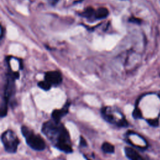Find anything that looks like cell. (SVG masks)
Segmentation results:
<instances>
[{
  "mask_svg": "<svg viewBox=\"0 0 160 160\" xmlns=\"http://www.w3.org/2000/svg\"><path fill=\"white\" fill-rule=\"evenodd\" d=\"M102 151L107 154H112L114 152V146L108 142H104L101 146Z\"/></svg>",
  "mask_w": 160,
  "mask_h": 160,
  "instance_id": "30bf717a",
  "label": "cell"
},
{
  "mask_svg": "<svg viewBox=\"0 0 160 160\" xmlns=\"http://www.w3.org/2000/svg\"><path fill=\"white\" fill-rule=\"evenodd\" d=\"M1 142L5 151L9 153H15L17 151L19 140L16 133L11 129L4 131L1 137Z\"/></svg>",
  "mask_w": 160,
  "mask_h": 160,
  "instance_id": "5b68a950",
  "label": "cell"
},
{
  "mask_svg": "<svg viewBox=\"0 0 160 160\" xmlns=\"http://www.w3.org/2000/svg\"><path fill=\"white\" fill-rule=\"evenodd\" d=\"M41 131L56 148L65 153L72 152L69 133L61 122L49 120L42 124Z\"/></svg>",
  "mask_w": 160,
  "mask_h": 160,
  "instance_id": "6da1fadb",
  "label": "cell"
},
{
  "mask_svg": "<svg viewBox=\"0 0 160 160\" xmlns=\"http://www.w3.org/2000/svg\"><path fill=\"white\" fill-rule=\"evenodd\" d=\"M109 15V11L106 8H99L95 11L94 19H102L106 18Z\"/></svg>",
  "mask_w": 160,
  "mask_h": 160,
  "instance_id": "9c48e42d",
  "label": "cell"
},
{
  "mask_svg": "<svg viewBox=\"0 0 160 160\" xmlns=\"http://www.w3.org/2000/svg\"><path fill=\"white\" fill-rule=\"evenodd\" d=\"M44 80L49 82L52 86H59L62 80L61 73L58 71H51L45 73Z\"/></svg>",
  "mask_w": 160,
  "mask_h": 160,
  "instance_id": "8992f818",
  "label": "cell"
},
{
  "mask_svg": "<svg viewBox=\"0 0 160 160\" xmlns=\"http://www.w3.org/2000/svg\"><path fill=\"white\" fill-rule=\"evenodd\" d=\"M19 77V74L11 72L9 74L6 84L4 86V96L1 104V117L3 118L7 115L8 105L10 98L14 94V81Z\"/></svg>",
  "mask_w": 160,
  "mask_h": 160,
  "instance_id": "7a4b0ae2",
  "label": "cell"
},
{
  "mask_svg": "<svg viewBox=\"0 0 160 160\" xmlns=\"http://www.w3.org/2000/svg\"><path fill=\"white\" fill-rule=\"evenodd\" d=\"M147 122L151 126L157 127L159 126V120L158 119H149L146 120Z\"/></svg>",
  "mask_w": 160,
  "mask_h": 160,
  "instance_id": "5bb4252c",
  "label": "cell"
},
{
  "mask_svg": "<svg viewBox=\"0 0 160 160\" xmlns=\"http://www.w3.org/2000/svg\"><path fill=\"white\" fill-rule=\"evenodd\" d=\"M132 117L136 119H139L142 118L141 111L138 107H136L134 108V109L132 112Z\"/></svg>",
  "mask_w": 160,
  "mask_h": 160,
  "instance_id": "4fadbf2b",
  "label": "cell"
},
{
  "mask_svg": "<svg viewBox=\"0 0 160 160\" xmlns=\"http://www.w3.org/2000/svg\"><path fill=\"white\" fill-rule=\"evenodd\" d=\"M38 86L42 89L44 90V91H48L51 89V88L52 87V86L48 82L44 80V81H41L38 82Z\"/></svg>",
  "mask_w": 160,
  "mask_h": 160,
  "instance_id": "7c38bea8",
  "label": "cell"
},
{
  "mask_svg": "<svg viewBox=\"0 0 160 160\" xmlns=\"http://www.w3.org/2000/svg\"><path fill=\"white\" fill-rule=\"evenodd\" d=\"M116 111L112 109L111 108L105 106L101 108V114L102 118L108 122L114 124L119 128H125L128 126V122L124 116L118 118L115 114Z\"/></svg>",
  "mask_w": 160,
  "mask_h": 160,
  "instance_id": "277c9868",
  "label": "cell"
},
{
  "mask_svg": "<svg viewBox=\"0 0 160 160\" xmlns=\"http://www.w3.org/2000/svg\"><path fill=\"white\" fill-rule=\"evenodd\" d=\"M59 1V0H50V2L52 5H55Z\"/></svg>",
  "mask_w": 160,
  "mask_h": 160,
  "instance_id": "e0dca14e",
  "label": "cell"
},
{
  "mask_svg": "<svg viewBox=\"0 0 160 160\" xmlns=\"http://www.w3.org/2000/svg\"><path fill=\"white\" fill-rule=\"evenodd\" d=\"M86 159H87V160H91V159H88V158H86Z\"/></svg>",
  "mask_w": 160,
  "mask_h": 160,
  "instance_id": "ac0fdd59",
  "label": "cell"
},
{
  "mask_svg": "<svg viewBox=\"0 0 160 160\" xmlns=\"http://www.w3.org/2000/svg\"><path fill=\"white\" fill-rule=\"evenodd\" d=\"M21 131L26 139L27 144L36 151H43L46 148V143L42 138L36 134L26 126H22Z\"/></svg>",
  "mask_w": 160,
  "mask_h": 160,
  "instance_id": "3957f363",
  "label": "cell"
},
{
  "mask_svg": "<svg viewBox=\"0 0 160 160\" xmlns=\"http://www.w3.org/2000/svg\"><path fill=\"white\" fill-rule=\"evenodd\" d=\"M87 145H88V144H87V142H86V139L82 136H80L79 146L81 147H86Z\"/></svg>",
  "mask_w": 160,
  "mask_h": 160,
  "instance_id": "2e32d148",
  "label": "cell"
},
{
  "mask_svg": "<svg viewBox=\"0 0 160 160\" xmlns=\"http://www.w3.org/2000/svg\"><path fill=\"white\" fill-rule=\"evenodd\" d=\"M95 10L91 8V7H88L84 11L82 12L80 15L84 18H86L87 19H91L92 18H94L95 16Z\"/></svg>",
  "mask_w": 160,
  "mask_h": 160,
  "instance_id": "8fae6325",
  "label": "cell"
},
{
  "mask_svg": "<svg viewBox=\"0 0 160 160\" xmlns=\"http://www.w3.org/2000/svg\"><path fill=\"white\" fill-rule=\"evenodd\" d=\"M124 153L129 160H147L138 151L130 147L124 148Z\"/></svg>",
  "mask_w": 160,
  "mask_h": 160,
  "instance_id": "ba28073f",
  "label": "cell"
},
{
  "mask_svg": "<svg viewBox=\"0 0 160 160\" xmlns=\"http://www.w3.org/2000/svg\"><path fill=\"white\" fill-rule=\"evenodd\" d=\"M71 102H66L64 106L59 109H54L51 114V118L53 121L57 122H60L61 119L64 116H66L69 112V108L70 106Z\"/></svg>",
  "mask_w": 160,
  "mask_h": 160,
  "instance_id": "52a82bcc",
  "label": "cell"
},
{
  "mask_svg": "<svg viewBox=\"0 0 160 160\" xmlns=\"http://www.w3.org/2000/svg\"><path fill=\"white\" fill-rule=\"evenodd\" d=\"M129 21L132 23H135L137 24H140L142 22V19L139 18H136L134 16H131L129 18Z\"/></svg>",
  "mask_w": 160,
  "mask_h": 160,
  "instance_id": "9a60e30c",
  "label": "cell"
}]
</instances>
